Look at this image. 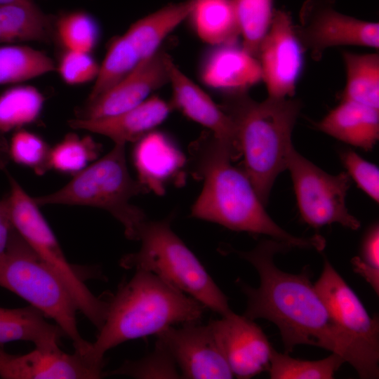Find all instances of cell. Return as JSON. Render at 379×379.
Listing matches in <instances>:
<instances>
[{"instance_id": "cell-24", "label": "cell", "mask_w": 379, "mask_h": 379, "mask_svg": "<svg viewBox=\"0 0 379 379\" xmlns=\"http://www.w3.org/2000/svg\"><path fill=\"white\" fill-rule=\"evenodd\" d=\"M192 0L170 4L132 24L124 36L140 60L156 53L164 39L187 18Z\"/></svg>"}, {"instance_id": "cell-36", "label": "cell", "mask_w": 379, "mask_h": 379, "mask_svg": "<svg viewBox=\"0 0 379 379\" xmlns=\"http://www.w3.org/2000/svg\"><path fill=\"white\" fill-rule=\"evenodd\" d=\"M99 66L91 53L64 50L55 70L65 84L74 86L94 81Z\"/></svg>"}, {"instance_id": "cell-42", "label": "cell", "mask_w": 379, "mask_h": 379, "mask_svg": "<svg viewBox=\"0 0 379 379\" xmlns=\"http://www.w3.org/2000/svg\"><path fill=\"white\" fill-rule=\"evenodd\" d=\"M33 0H0V5L14 4H26L32 1Z\"/></svg>"}, {"instance_id": "cell-20", "label": "cell", "mask_w": 379, "mask_h": 379, "mask_svg": "<svg viewBox=\"0 0 379 379\" xmlns=\"http://www.w3.org/2000/svg\"><path fill=\"white\" fill-rule=\"evenodd\" d=\"M132 157L138 180L149 190L164 193L165 185L185 164L178 147L165 134L152 131L135 142Z\"/></svg>"}, {"instance_id": "cell-10", "label": "cell", "mask_w": 379, "mask_h": 379, "mask_svg": "<svg viewBox=\"0 0 379 379\" xmlns=\"http://www.w3.org/2000/svg\"><path fill=\"white\" fill-rule=\"evenodd\" d=\"M295 32L305 51L314 60L325 51L340 46L378 49V22L362 20L335 9V0H306L299 12Z\"/></svg>"}, {"instance_id": "cell-37", "label": "cell", "mask_w": 379, "mask_h": 379, "mask_svg": "<svg viewBox=\"0 0 379 379\" xmlns=\"http://www.w3.org/2000/svg\"><path fill=\"white\" fill-rule=\"evenodd\" d=\"M353 270L362 276L379 293V226L373 224L362 240L360 256L352 259Z\"/></svg>"}, {"instance_id": "cell-32", "label": "cell", "mask_w": 379, "mask_h": 379, "mask_svg": "<svg viewBox=\"0 0 379 379\" xmlns=\"http://www.w3.org/2000/svg\"><path fill=\"white\" fill-rule=\"evenodd\" d=\"M100 38L96 20L87 12L75 11L56 16L55 39L64 50L91 53Z\"/></svg>"}, {"instance_id": "cell-27", "label": "cell", "mask_w": 379, "mask_h": 379, "mask_svg": "<svg viewBox=\"0 0 379 379\" xmlns=\"http://www.w3.org/2000/svg\"><path fill=\"white\" fill-rule=\"evenodd\" d=\"M46 98L36 87L18 85L0 94V135L37 121Z\"/></svg>"}, {"instance_id": "cell-4", "label": "cell", "mask_w": 379, "mask_h": 379, "mask_svg": "<svg viewBox=\"0 0 379 379\" xmlns=\"http://www.w3.org/2000/svg\"><path fill=\"white\" fill-rule=\"evenodd\" d=\"M220 107L234 124L242 169L265 206L277 177L286 169L302 102L271 97L258 102L239 91L227 93Z\"/></svg>"}, {"instance_id": "cell-17", "label": "cell", "mask_w": 379, "mask_h": 379, "mask_svg": "<svg viewBox=\"0 0 379 379\" xmlns=\"http://www.w3.org/2000/svg\"><path fill=\"white\" fill-rule=\"evenodd\" d=\"M169 83L173 90L171 107L209 129L213 137L240 156L234 126L230 117L182 73L173 60L169 65Z\"/></svg>"}, {"instance_id": "cell-29", "label": "cell", "mask_w": 379, "mask_h": 379, "mask_svg": "<svg viewBox=\"0 0 379 379\" xmlns=\"http://www.w3.org/2000/svg\"><path fill=\"white\" fill-rule=\"evenodd\" d=\"M230 1L242 37V46L257 58L261 42L272 22L273 0Z\"/></svg>"}, {"instance_id": "cell-22", "label": "cell", "mask_w": 379, "mask_h": 379, "mask_svg": "<svg viewBox=\"0 0 379 379\" xmlns=\"http://www.w3.org/2000/svg\"><path fill=\"white\" fill-rule=\"evenodd\" d=\"M46 315L33 305L6 309L0 318V346L15 340L32 343L35 348L51 350L59 348L58 342L66 336L57 324L46 320Z\"/></svg>"}, {"instance_id": "cell-8", "label": "cell", "mask_w": 379, "mask_h": 379, "mask_svg": "<svg viewBox=\"0 0 379 379\" xmlns=\"http://www.w3.org/2000/svg\"><path fill=\"white\" fill-rule=\"evenodd\" d=\"M7 196L13 227L29 246L64 284L77 308L99 331L108 311V301L98 298L88 289L67 260L39 205L11 175Z\"/></svg>"}, {"instance_id": "cell-7", "label": "cell", "mask_w": 379, "mask_h": 379, "mask_svg": "<svg viewBox=\"0 0 379 379\" xmlns=\"http://www.w3.org/2000/svg\"><path fill=\"white\" fill-rule=\"evenodd\" d=\"M0 286L25 300L53 319L85 355L91 343L79 333V310L68 290L45 262L13 229L5 252L0 255Z\"/></svg>"}, {"instance_id": "cell-19", "label": "cell", "mask_w": 379, "mask_h": 379, "mask_svg": "<svg viewBox=\"0 0 379 379\" xmlns=\"http://www.w3.org/2000/svg\"><path fill=\"white\" fill-rule=\"evenodd\" d=\"M203 61L201 76L208 86L227 93L246 91L262 80L260 63L237 42L213 46Z\"/></svg>"}, {"instance_id": "cell-23", "label": "cell", "mask_w": 379, "mask_h": 379, "mask_svg": "<svg viewBox=\"0 0 379 379\" xmlns=\"http://www.w3.org/2000/svg\"><path fill=\"white\" fill-rule=\"evenodd\" d=\"M55 18L44 13L34 1L0 5V44H48L55 39Z\"/></svg>"}, {"instance_id": "cell-9", "label": "cell", "mask_w": 379, "mask_h": 379, "mask_svg": "<svg viewBox=\"0 0 379 379\" xmlns=\"http://www.w3.org/2000/svg\"><path fill=\"white\" fill-rule=\"evenodd\" d=\"M293 184L302 219L313 227L338 223L353 230L360 222L350 213L345 198L351 178L347 172L329 174L301 155L293 147L287 167Z\"/></svg>"}, {"instance_id": "cell-39", "label": "cell", "mask_w": 379, "mask_h": 379, "mask_svg": "<svg viewBox=\"0 0 379 379\" xmlns=\"http://www.w3.org/2000/svg\"><path fill=\"white\" fill-rule=\"evenodd\" d=\"M13 229L8 199L6 197L0 199V255L5 252Z\"/></svg>"}, {"instance_id": "cell-15", "label": "cell", "mask_w": 379, "mask_h": 379, "mask_svg": "<svg viewBox=\"0 0 379 379\" xmlns=\"http://www.w3.org/2000/svg\"><path fill=\"white\" fill-rule=\"evenodd\" d=\"M314 287L340 327L379 350L378 317L369 316L359 297L327 260Z\"/></svg>"}, {"instance_id": "cell-33", "label": "cell", "mask_w": 379, "mask_h": 379, "mask_svg": "<svg viewBox=\"0 0 379 379\" xmlns=\"http://www.w3.org/2000/svg\"><path fill=\"white\" fill-rule=\"evenodd\" d=\"M100 145L90 136L69 133L51 149L50 168L74 175L96 159Z\"/></svg>"}, {"instance_id": "cell-35", "label": "cell", "mask_w": 379, "mask_h": 379, "mask_svg": "<svg viewBox=\"0 0 379 379\" xmlns=\"http://www.w3.org/2000/svg\"><path fill=\"white\" fill-rule=\"evenodd\" d=\"M51 149L41 137L23 128L15 130L8 142L9 159L32 169L37 175L51 169Z\"/></svg>"}, {"instance_id": "cell-18", "label": "cell", "mask_w": 379, "mask_h": 379, "mask_svg": "<svg viewBox=\"0 0 379 379\" xmlns=\"http://www.w3.org/2000/svg\"><path fill=\"white\" fill-rule=\"evenodd\" d=\"M172 109L170 103L153 96L121 114L96 119H73L69 126L105 135L114 143L137 142L161 124Z\"/></svg>"}, {"instance_id": "cell-6", "label": "cell", "mask_w": 379, "mask_h": 379, "mask_svg": "<svg viewBox=\"0 0 379 379\" xmlns=\"http://www.w3.org/2000/svg\"><path fill=\"white\" fill-rule=\"evenodd\" d=\"M147 191L128 171L125 144L115 143L107 154L75 174L62 188L34 199L39 206L79 205L105 210L122 224L128 239L137 240L139 227L147 218L130 201Z\"/></svg>"}, {"instance_id": "cell-38", "label": "cell", "mask_w": 379, "mask_h": 379, "mask_svg": "<svg viewBox=\"0 0 379 379\" xmlns=\"http://www.w3.org/2000/svg\"><path fill=\"white\" fill-rule=\"evenodd\" d=\"M340 159L347 173L357 186L374 201H379V169L364 159L355 152L347 149L340 153Z\"/></svg>"}, {"instance_id": "cell-1", "label": "cell", "mask_w": 379, "mask_h": 379, "mask_svg": "<svg viewBox=\"0 0 379 379\" xmlns=\"http://www.w3.org/2000/svg\"><path fill=\"white\" fill-rule=\"evenodd\" d=\"M292 246L274 239H264L252 250L235 251L256 270L258 288L239 281L247 298L244 314L264 319L279 330L285 353L299 345H308L341 356L361 378H378L379 350L340 327L331 317L310 279L309 270L291 274L279 269L274 256Z\"/></svg>"}, {"instance_id": "cell-43", "label": "cell", "mask_w": 379, "mask_h": 379, "mask_svg": "<svg viewBox=\"0 0 379 379\" xmlns=\"http://www.w3.org/2000/svg\"><path fill=\"white\" fill-rule=\"evenodd\" d=\"M6 310V308H1L0 307V318L1 317V316L3 315V314L4 313Z\"/></svg>"}, {"instance_id": "cell-41", "label": "cell", "mask_w": 379, "mask_h": 379, "mask_svg": "<svg viewBox=\"0 0 379 379\" xmlns=\"http://www.w3.org/2000/svg\"><path fill=\"white\" fill-rule=\"evenodd\" d=\"M13 357V354L5 352L0 346V371L4 365Z\"/></svg>"}, {"instance_id": "cell-2", "label": "cell", "mask_w": 379, "mask_h": 379, "mask_svg": "<svg viewBox=\"0 0 379 379\" xmlns=\"http://www.w3.org/2000/svg\"><path fill=\"white\" fill-rule=\"evenodd\" d=\"M193 156L194 173L204 185L192 206V217L234 231L268 235L292 247L324 248L321 236L295 237L270 218L244 170L232 165L237 155L227 145L207 136L194 145Z\"/></svg>"}, {"instance_id": "cell-26", "label": "cell", "mask_w": 379, "mask_h": 379, "mask_svg": "<svg viewBox=\"0 0 379 379\" xmlns=\"http://www.w3.org/2000/svg\"><path fill=\"white\" fill-rule=\"evenodd\" d=\"M346 84L341 100L379 109V54L342 52Z\"/></svg>"}, {"instance_id": "cell-34", "label": "cell", "mask_w": 379, "mask_h": 379, "mask_svg": "<svg viewBox=\"0 0 379 379\" xmlns=\"http://www.w3.org/2000/svg\"><path fill=\"white\" fill-rule=\"evenodd\" d=\"M105 375H126L134 378H181L172 356L157 340L149 354L138 360L126 361L117 368L104 373Z\"/></svg>"}, {"instance_id": "cell-31", "label": "cell", "mask_w": 379, "mask_h": 379, "mask_svg": "<svg viewBox=\"0 0 379 379\" xmlns=\"http://www.w3.org/2000/svg\"><path fill=\"white\" fill-rule=\"evenodd\" d=\"M345 362L335 353L323 359L308 361L291 357L273 348L268 371L272 379H331Z\"/></svg>"}, {"instance_id": "cell-40", "label": "cell", "mask_w": 379, "mask_h": 379, "mask_svg": "<svg viewBox=\"0 0 379 379\" xmlns=\"http://www.w3.org/2000/svg\"><path fill=\"white\" fill-rule=\"evenodd\" d=\"M9 159L8 142L4 135H0V170L6 171Z\"/></svg>"}, {"instance_id": "cell-3", "label": "cell", "mask_w": 379, "mask_h": 379, "mask_svg": "<svg viewBox=\"0 0 379 379\" xmlns=\"http://www.w3.org/2000/svg\"><path fill=\"white\" fill-rule=\"evenodd\" d=\"M105 321L86 357L104 366L105 354L126 341L157 335L178 324L199 322L205 310L154 274L135 270L108 301Z\"/></svg>"}, {"instance_id": "cell-11", "label": "cell", "mask_w": 379, "mask_h": 379, "mask_svg": "<svg viewBox=\"0 0 379 379\" xmlns=\"http://www.w3.org/2000/svg\"><path fill=\"white\" fill-rule=\"evenodd\" d=\"M304 53L289 13L274 10L257 58L268 97L294 95L303 67Z\"/></svg>"}, {"instance_id": "cell-21", "label": "cell", "mask_w": 379, "mask_h": 379, "mask_svg": "<svg viewBox=\"0 0 379 379\" xmlns=\"http://www.w3.org/2000/svg\"><path fill=\"white\" fill-rule=\"evenodd\" d=\"M315 126L342 142L371 150L379 138V109L341 100Z\"/></svg>"}, {"instance_id": "cell-5", "label": "cell", "mask_w": 379, "mask_h": 379, "mask_svg": "<svg viewBox=\"0 0 379 379\" xmlns=\"http://www.w3.org/2000/svg\"><path fill=\"white\" fill-rule=\"evenodd\" d=\"M172 216L145 220L139 227L140 249L124 255L121 267L150 272L221 317L232 312L228 298L202 264L171 229Z\"/></svg>"}, {"instance_id": "cell-25", "label": "cell", "mask_w": 379, "mask_h": 379, "mask_svg": "<svg viewBox=\"0 0 379 379\" xmlns=\"http://www.w3.org/2000/svg\"><path fill=\"white\" fill-rule=\"evenodd\" d=\"M187 18L199 37L211 45L237 42L240 36L230 0H192Z\"/></svg>"}, {"instance_id": "cell-16", "label": "cell", "mask_w": 379, "mask_h": 379, "mask_svg": "<svg viewBox=\"0 0 379 379\" xmlns=\"http://www.w3.org/2000/svg\"><path fill=\"white\" fill-rule=\"evenodd\" d=\"M103 367L91 362L77 352L69 354L60 347L35 348L23 355H13L4 365L0 377L5 379H98Z\"/></svg>"}, {"instance_id": "cell-30", "label": "cell", "mask_w": 379, "mask_h": 379, "mask_svg": "<svg viewBox=\"0 0 379 379\" xmlns=\"http://www.w3.org/2000/svg\"><path fill=\"white\" fill-rule=\"evenodd\" d=\"M141 60L124 34L114 39L99 66L98 75L87 100L93 99L112 88L128 75Z\"/></svg>"}, {"instance_id": "cell-14", "label": "cell", "mask_w": 379, "mask_h": 379, "mask_svg": "<svg viewBox=\"0 0 379 379\" xmlns=\"http://www.w3.org/2000/svg\"><path fill=\"white\" fill-rule=\"evenodd\" d=\"M208 324L234 376L247 379L268 371L273 347L253 320L232 312Z\"/></svg>"}, {"instance_id": "cell-13", "label": "cell", "mask_w": 379, "mask_h": 379, "mask_svg": "<svg viewBox=\"0 0 379 379\" xmlns=\"http://www.w3.org/2000/svg\"><path fill=\"white\" fill-rule=\"evenodd\" d=\"M169 55L159 49L112 88L87 100L76 118L96 119L126 112L147 100L151 93L169 83Z\"/></svg>"}, {"instance_id": "cell-28", "label": "cell", "mask_w": 379, "mask_h": 379, "mask_svg": "<svg viewBox=\"0 0 379 379\" xmlns=\"http://www.w3.org/2000/svg\"><path fill=\"white\" fill-rule=\"evenodd\" d=\"M55 70L44 52L25 45L0 46V85L26 81Z\"/></svg>"}, {"instance_id": "cell-12", "label": "cell", "mask_w": 379, "mask_h": 379, "mask_svg": "<svg viewBox=\"0 0 379 379\" xmlns=\"http://www.w3.org/2000/svg\"><path fill=\"white\" fill-rule=\"evenodd\" d=\"M156 335L157 340L174 359L181 378L230 379L234 377L208 324H185L180 328L172 326Z\"/></svg>"}]
</instances>
